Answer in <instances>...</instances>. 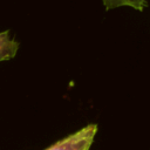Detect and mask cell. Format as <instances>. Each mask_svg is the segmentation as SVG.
<instances>
[{
  "label": "cell",
  "mask_w": 150,
  "mask_h": 150,
  "mask_svg": "<svg viewBox=\"0 0 150 150\" xmlns=\"http://www.w3.org/2000/svg\"><path fill=\"white\" fill-rule=\"evenodd\" d=\"M97 124L90 123L80 130L63 137L45 150H89L97 134Z\"/></svg>",
  "instance_id": "obj_1"
},
{
  "label": "cell",
  "mask_w": 150,
  "mask_h": 150,
  "mask_svg": "<svg viewBox=\"0 0 150 150\" xmlns=\"http://www.w3.org/2000/svg\"><path fill=\"white\" fill-rule=\"evenodd\" d=\"M101 1L107 11L120 7H129L135 11L143 12L148 7V0H101Z\"/></svg>",
  "instance_id": "obj_3"
},
{
  "label": "cell",
  "mask_w": 150,
  "mask_h": 150,
  "mask_svg": "<svg viewBox=\"0 0 150 150\" xmlns=\"http://www.w3.org/2000/svg\"><path fill=\"white\" fill-rule=\"evenodd\" d=\"M20 43L11 36L9 30L0 32V62L13 59L18 50Z\"/></svg>",
  "instance_id": "obj_2"
}]
</instances>
